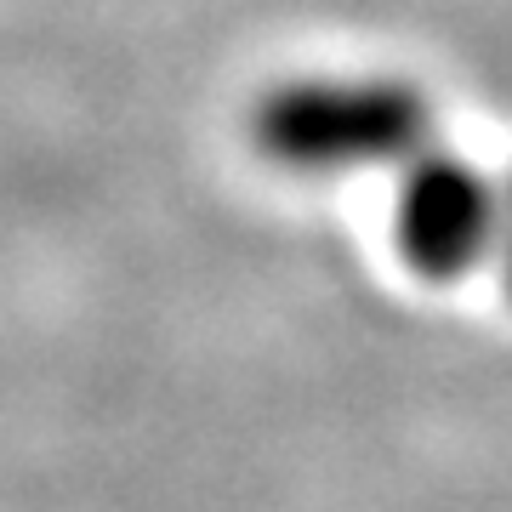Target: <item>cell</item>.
I'll return each mask as SVG.
<instances>
[{
	"label": "cell",
	"instance_id": "obj_2",
	"mask_svg": "<svg viewBox=\"0 0 512 512\" xmlns=\"http://www.w3.org/2000/svg\"><path fill=\"white\" fill-rule=\"evenodd\" d=\"M501 183L456 148H421L393 188V245L421 279H461L495 262Z\"/></svg>",
	"mask_w": 512,
	"mask_h": 512
},
{
	"label": "cell",
	"instance_id": "obj_3",
	"mask_svg": "<svg viewBox=\"0 0 512 512\" xmlns=\"http://www.w3.org/2000/svg\"><path fill=\"white\" fill-rule=\"evenodd\" d=\"M495 268H501V285L512 296V171L501 177V228H495Z\"/></svg>",
	"mask_w": 512,
	"mask_h": 512
},
{
	"label": "cell",
	"instance_id": "obj_1",
	"mask_svg": "<svg viewBox=\"0 0 512 512\" xmlns=\"http://www.w3.org/2000/svg\"><path fill=\"white\" fill-rule=\"evenodd\" d=\"M439 114L416 80L399 74H308L256 103L251 137L262 160L291 177H365L404 171L433 148Z\"/></svg>",
	"mask_w": 512,
	"mask_h": 512
}]
</instances>
